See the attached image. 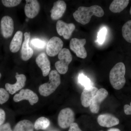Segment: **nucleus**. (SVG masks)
<instances>
[{"mask_svg":"<svg viewBox=\"0 0 131 131\" xmlns=\"http://www.w3.org/2000/svg\"><path fill=\"white\" fill-rule=\"evenodd\" d=\"M104 14L102 8L98 5H94L90 7H80L73 14V16L76 21L82 25H85L89 23L93 15L101 18Z\"/></svg>","mask_w":131,"mask_h":131,"instance_id":"f257e3e1","label":"nucleus"},{"mask_svg":"<svg viewBox=\"0 0 131 131\" xmlns=\"http://www.w3.org/2000/svg\"><path fill=\"white\" fill-rule=\"evenodd\" d=\"M125 66L122 62L116 64L110 70L109 80L110 84L114 89H121L125 86Z\"/></svg>","mask_w":131,"mask_h":131,"instance_id":"f03ea898","label":"nucleus"},{"mask_svg":"<svg viewBox=\"0 0 131 131\" xmlns=\"http://www.w3.org/2000/svg\"><path fill=\"white\" fill-rule=\"evenodd\" d=\"M48 82L40 85L39 88V93L42 96H49L56 91L61 84V78L57 70L51 71L49 74Z\"/></svg>","mask_w":131,"mask_h":131,"instance_id":"7ed1b4c3","label":"nucleus"},{"mask_svg":"<svg viewBox=\"0 0 131 131\" xmlns=\"http://www.w3.org/2000/svg\"><path fill=\"white\" fill-rule=\"evenodd\" d=\"M58 58L59 61L55 63V67L59 73L64 74L68 71L69 64L73 59L72 55L69 49L63 48L59 53Z\"/></svg>","mask_w":131,"mask_h":131,"instance_id":"20e7f679","label":"nucleus"},{"mask_svg":"<svg viewBox=\"0 0 131 131\" xmlns=\"http://www.w3.org/2000/svg\"><path fill=\"white\" fill-rule=\"evenodd\" d=\"M74 113L70 108H66L61 110L58 115V125L62 129L69 127L71 124L74 122Z\"/></svg>","mask_w":131,"mask_h":131,"instance_id":"39448f33","label":"nucleus"},{"mask_svg":"<svg viewBox=\"0 0 131 131\" xmlns=\"http://www.w3.org/2000/svg\"><path fill=\"white\" fill-rule=\"evenodd\" d=\"M85 39H79L73 38L71 40L70 43V47L72 51L77 55L78 57L85 59L87 57V52L84 45L86 44Z\"/></svg>","mask_w":131,"mask_h":131,"instance_id":"423d86ee","label":"nucleus"},{"mask_svg":"<svg viewBox=\"0 0 131 131\" xmlns=\"http://www.w3.org/2000/svg\"><path fill=\"white\" fill-rule=\"evenodd\" d=\"M63 42L61 39L57 37L51 38L46 46V53L49 56H57L63 49Z\"/></svg>","mask_w":131,"mask_h":131,"instance_id":"0eeeda50","label":"nucleus"},{"mask_svg":"<svg viewBox=\"0 0 131 131\" xmlns=\"http://www.w3.org/2000/svg\"><path fill=\"white\" fill-rule=\"evenodd\" d=\"M14 101L19 102L24 100H27L31 105H33L38 101L39 98L37 94L28 89H22L19 93L14 96Z\"/></svg>","mask_w":131,"mask_h":131,"instance_id":"6e6552de","label":"nucleus"},{"mask_svg":"<svg viewBox=\"0 0 131 131\" xmlns=\"http://www.w3.org/2000/svg\"><path fill=\"white\" fill-rule=\"evenodd\" d=\"M75 28V26L73 23L67 24L62 20H58L56 24L57 32L60 36L68 40L70 38Z\"/></svg>","mask_w":131,"mask_h":131,"instance_id":"1a4fd4ad","label":"nucleus"},{"mask_svg":"<svg viewBox=\"0 0 131 131\" xmlns=\"http://www.w3.org/2000/svg\"><path fill=\"white\" fill-rule=\"evenodd\" d=\"M108 95V91L105 89L101 88L98 90L90 106L91 112L93 113H97L98 112L101 103L107 97Z\"/></svg>","mask_w":131,"mask_h":131,"instance_id":"9d476101","label":"nucleus"},{"mask_svg":"<svg viewBox=\"0 0 131 131\" xmlns=\"http://www.w3.org/2000/svg\"><path fill=\"white\" fill-rule=\"evenodd\" d=\"M1 31L3 37H10L14 30V23L13 19L8 16H3L1 21Z\"/></svg>","mask_w":131,"mask_h":131,"instance_id":"9b49d317","label":"nucleus"},{"mask_svg":"<svg viewBox=\"0 0 131 131\" xmlns=\"http://www.w3.org/2000/svg\"><path fill=\"white\" fill-rule=\"evenodd\" d=\"M98 90L97 88L92 86L84 88L81 95L82 105L85 107L90 106L93 98Z\"/></svg>","mask_w":131,"mask_h":131,"instance_id":"f8f14e48","label":"nucleus"},{"mask_svg":"<svg viewBox=\"0 0 131 131\" xmlns=\"http://www.w3.org/2000/svg\"><path fill=\"white\" fill-rule=\"evenodd\" d=\"M15 78L16 82L15 84L7 83L5 84L6 90L11 94H13L17 91L22 89L25 85L26 78L25 75L19 74L18 73H16Z\"/></svg>","mask_w":131,"mask_h":131,"instance_id":"ddd939ff","label":"nucleus"},{"mask_svg":"<svg viewBox=\"0 0 131 131\" xmlns=\"http://www.w3.org/2000/svg\"><path fill=\"white\" fill-rule=\"evenodd\" d=\"M97 122L101 126L111 127L118 125L119 119L110 114H103L100 115L97 118Z\"/></svg>","mask_w":131,"mask_h":131,"instance_id":"4468645a","label":"nucleus"},{"mask_svg":"<svg viewBox=\"0 0 131 131\" xmlns=\"http://www.w3.org/2000/svg\"><path fill=\"white\" fill-rule=\"evenodd\" d=\"M26 1L25 12L26 16L29 18H34L39 13L40 4L37 0H26Z\"/></svg>","mask_w":131,"mask_h":131,"instance_id":"2eb2a0df","label":"nucleus"},{"mask_svg":"<svg viewBox=\"0 0 131 131\" xmlns=\"http://www.w3.org/2000/svg\"><path fill=\"white\" fill-rule=\"evenodd\" d=\"M67 5L63 1H57L54 3L50 11L51 17L53 20H58L63 16L66 12Z\"/></svg>","mask_w":131,"mask_h":131,"instance_id":"dca6fc26","label":"nucleus"},{"mask_svg":"<svg viewBox=\"0 0 131 131\" xmlns=\"http://www.w3.org/2000/svg\"><path fill=\"white\" fill-rule=\"evenodd\" d=\"M25 39L22 44L21 51V58L24 61H27L32 57L34 54L32 49L29 47V43L31 37L30 32L24 33Z\"/></svg>","mask_w":131,"mask_h":131,"instance_id":"f3484780","label":"nucleus"},{"mask_svg":"<svg viewBox=\"0 0 131 131\" xmlns=\"http://www.w3.org/2000/svg\"><path fill=\"white\" fill-rule=\"evenodd\" d=\"M36 62L41 69L43 75H48L50 71V63L46 54L43 52L39 54L36 58Z\"/></svg>","mask_w":131,"mask_h":131,"instance_id":"a211bd4d","label":"nucleus"},{"mask_svg":"<svg viewBox=\"0 0 131 131\" xmlns=\"http://www.w3.org/2000/svg\"><path fill=\"white\" fill-rule=\"evenodd\" d=\"M23 39V32L21 31L16 32L11 41L9 45L10 51L15 53L19 50Z\"/></svg>","mask_w":131,"mask_h":131,"instance_id":"6ab92c4d","label":"nucleus"},{"mask_svg":"<svg viewBox=\"0 0 131 131\" xmlns=\"http://www.w3.org/2000/svg\"><path fill=\"white\" fill-rule=\"evenodd\" d=\"M129 0H114L110 4L109 9L114 13H120L129 5Z\"/></svg>","mask_w":131,"mask_h":131,"instance_id":"aec40b11","label":"nucleus"},{"mask_svg":"<svg viewBox=\"0 0 131 131\" xmlns=\"http://www.w3.org/2000/svg\"><path fill=\"white\" fill-rule=\"evenodd\" d=\"M34 125L30 121L24 120L18 122L13 131H34Z\"/></svg>","mask_w":131,"mask_h":131,"instance_id":"412c9836","label":"nucleus"},{"mask_svg":"<svg viewBox=\"0 0 131 131\" xmlns=\"http://www.w3.org/2000/svg\"><path fill=\"white\" fill-rule=\"evenodd\" d=\"M50 125V121L44 117H41L36 121L34 124V128L36 130H45Z\"/></svg>","mask_w":131,"mask_h":131,"instance_id":"4be33fe9","label":"nucleus"},{"mask_svg":"<svg viewBox=\"0 0 131 131\" xmlns=\"http://www.w3.org/2000/svg\"><path fill=\"white\" fill-rule=\"evenodd\" d=\"M122 30V36L124 39L131 43V20L124 24Z\"/></svg>","mask_w":131,"mask_h":131,"instance_id":"5701e85b","label":"nucleus"},{"mask_svg":"<svg viewBox=\"0 0 131 131\" xmlns=\"http://www.w3.org/2000/svg\"><path fill=\"white\" fill-rule=\"evenodd\" d=\"M78 80L79 83L84 86L85 88L92 86L91 80L83 73H81L79 74Z\"/></svg>","mask_w":131,"mask_h":131,"instance_id":"b1692460","label":"nucleus"},{"mask_svg":"<svg viewBox=\"0 0 131 131\" xmlns=\"http://www.w3.org/2000/svg\"><path fill=\"white\" fill-rule=\"evenodd\" d=\"M9 93L6 89L0 88V104H4L9 98Z\"/></svg>","mask_w":131,"mask_h":131,"instance_id":"393cba45","label":"nucleus"},{"mask_svg":"<svg viewBox=\"0 0 131 131\" xmlns=\"http://www.w3.org/2000/svg\"><path fill=\"white\" fill-rule=\"evenodd\" d=\"M21 0H2V4L7 7H13L16 6L20 4Z\"/></svg>","mask_w":131,"mask_h":131,"instance_id":"a878e982","label":"nucleus"},{"mask_svg":"<svg viewBox=\"0 0 131 131\" xmlns=\"http://www.w3.org/2000/svg\"><path fill=\"white\" fill-rule=\"evenodd\" d=\"M106 33L107 29L105 27L101 28L99 31L97 36V41L100 44H102L105 41Z\"/></svg>","mask_w":131,"mask_h":131,"instance_id":"bb28decb","label":"nucleus"},{"mask_svg":"<svg viewBox=\"0 0 131 131\" xmlns=\"http://www.w3.org/2000/svg\"><path fill=\"white\" fill-rule=\"evenodd\" d=\"M31 43L34 47L39 49H43L46 45L45 42L38 39H33L31 40Z\"/></svg>","mask_w":131,"mask_h":131,"instance_id":"cd10ccee","label":"nucleus"},{"mask_svg":"<svg viewBox=\"0 0 131 131\" xmlns=\"http://www.w3.org/2000/svg\"><path fill=\"white\" fill-rule=\"evenodd\" d=\"M0 131H13L9 123L3 124L0 126Z\"/></svg>","mask_w":131,"mask_h":131,"instance_id":"c85d7f7f","label":"nucleus"},{"mask_svg":"<svg viewBox=\"0 0 131 131\" xmlns=\"http://www.w3.org/2000/svg\"><path fill=\"white\" fill-rule=\"evenodd\" d=\"M6 118V113L3 109L0 108V126L4 124Z\"/></svg>","mask_w":131,"mask_h":131,"instance_id":"c756f323","label":"nucleus"},{"mask_svg":"<svg viewBox=\"0 0 131 131\" xmlns=\"http://www.w3.org/2000/svg\"><path fill=\"white\" fill-rule=\"evenodd\" d=\"M69 131H82L78 126L77 123L73 122L71 124Z\"/></svg>","mask_w":131,"mask_h":131,"instance_id":"7c9ffc66","label":"nucleus"},{"mask_svg":"<svg viewBox=\"0 0 131 131\" xmlns=\"http://www.w3.org/2000/svg\"><path fill=\"white\" fill-rule=\"evenodd\" d=\"M124 112L127 115H131V102L130 103V105L127 104L124 106Z\"/></svg>","mask_w":131,"mask_h":131,"instance_id":"2f4dec72","label":"nucleus"},{"mask_svg":"<svg viewBox=\"0 0 131 131\" xmlns=\"http://www.w3.org/2000/svg\"><path fill=\"white\" fill-rule=\"evenodd\" d=\"M107 131H121L119 129H117V128H111V129H108Z\"/></svg>","mask_w":131,"mask_h":131,"instance_id":"473e14b6","label":"nucleus"},{"mask_svg":"<svg viewBox=\"0 0 131 131\" xmlns=\"http://www.w3.org/2000/svg\"><path fill=\"white\" fill-rule=\"evenodd\" d=\"M130 15H131V7L130 8Z\"/></svg>","mask_w":131,"mask_h":131,"instance_id":"72a5a7b5","label":"nucleus"},{"mask_svg":"<svg viewBox=\"0 0 131 131\" xmlns=\"http://www.w3.org/2000/svg\"><path fill=\"white\" fill-rule=\"evenodd\" d=\"M2 76V75L1 74V73H0V79H1V77Z\"/></svg>","mask_w":131,"mask_h":131,"instance_id":"f704fd0d","label":"nucleus"},{"mask_svg":"<svg viewBox=\"0 0 131 131\" xmlns=\"http://www.w3.org/2000/svg\"></svg>","mask_w":131,"mask_h":131,"instance_id":"c9c22d12","label":"nucleus"}]
</instances>
